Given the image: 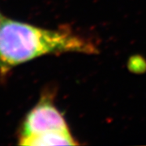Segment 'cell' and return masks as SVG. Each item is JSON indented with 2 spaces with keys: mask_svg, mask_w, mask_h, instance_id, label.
Masks as SVG:
<instances>
[{
  "mask_svg": "<svg viewBox=\"0 0 146 146\" xmlns=\"http://www.w3.org/2000/svg\"><path fill=\"white\" fill-rule=\"evenodd\" d=\"M57 131H70L63 114L54 106L51 94L43 95L27 114L21 125L19 142Z\"/></svg>",
  "mask_w": 146,
  "mask_h": 146,
  "instance_id": "cell-2",
  "label": "cell"
},
{
  "mask_svg": "<svg viewBox=\"0 0 146 146\" xmlns=\"http://www.w3.org/2000/svg\"><path fill=\"white\" fill-rule=\"evenodd\" d=\"M3 17L1 16V14H0V25H1V22H2V20H3Z\"/></svg>",
  "mask_w": 146,
  "mask_h": 146,
  "instance_id": "cell-4",
  "label": "cell"
},
{
  "mask_svg": "<svg viewBox=\"0 0 146 146\" xmlns=\"http://www.w3.org/2000/svg\"><path fill=\"white\" fill-rule=\"evenodd\" d=\"M97 54L94 42L71 30H51L3 18L0 25V76L16 66L50 54Z\"/></svg>",
  "mask_w": 146,
  "mask_h": 146,
  "instance_id": "cell-1",
  "label": "cell"
},
{
  "mask_svg": "<svg viewBox=\"0 0 146 146\" xmlns=\"http://www.w3.org/2000/svg\"><path fill=\"white\" fill-rule=\"evenodd\" d=\"M21 145L29 146H53V145H76L71 131H57L50 134L34 136L19 142Z\"/></svg>",
  "mask_w": 146,
  "mask_h": 146,
  "instance_id": "cell-3",
  "label": "cell"
}]
</instances>
